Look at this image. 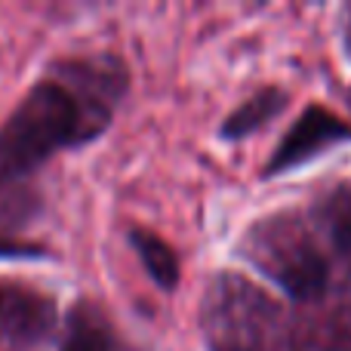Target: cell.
<instances>
[{
  "label": "cell",
  "instance_id": "cell-1",
  "mask_svg": "<svg viewBox=\"0 0 351 351\" xmlns=\"http://www.w3.org/2000/svg\"><path fill=\"white\" fill-rule=\"evenodd\" d=\"M93 117L77 96L56 80L37 84L0 130V179H16L40 167L56 148L93 136Z\"/></svg>",
  "mask_w": 351,
  "mask_h": 351
},
{
  "label": "cell",
  "instance_id": "cell-9",
  "mask_svg": "<svg viewBox=\"0 0 351 351\" xmlns=\"http://www.w3.org/2000/svg\"><path fill=\"white\" fill-rule=\"evenodd\" d=\"M25 253H34V250L16 247V243H0V256H25Z\"/></svg>",
  "mask_w": 351,
  "mask_h": 351
},
{
  "label": "cell",
  "instance_id": "cell-6",
  "mask_svg": "<svg viewBox=\"0 0 351 351\" xmlns=\"http://www.w3.org/2000/svg\"><path fill=\"white\" fill-rule=\"evenodd\" d=\"M284 108V93L280 90H262L256 93L253 99L241 105L234 114L225 121L222 127V136L225 139H241V136H250L253 130H259L262 123H268L278 111Z\"/></svg>",
  "mask_w": 351,
  "mask_h": 351
},
{
  "label": "cell",
  "instance_id": "cell-5",
  "mask_svg": "<svg viewBox=\"0 0 351 351\" xmlns=\"http://www.w3.org/2000/svg\"><path fill=\"white\" fill-rule=\"evenodd\" d=\"M130 243L136 247V253H139L142 265L148 268V274L154 278V284L164 287V290H173V287L179 284V259H176L170 243L160 241L152 231H142V228H136L133 234H130Z\"/></svg>",
  "mask_w": 351,
  "mask_h": 351
},
{
  "label": "cell",
  "instance_id": "cell-7",
  "mask_svg": "<svg viewBox=\"0 0 351 351\" xmlns=\"http://www.w3.org/2000/svg\"><path fill=\"white\" fill-rule=\"evenodd\" d=\"M62 351H114V339H111L108 330H105L102 324H96L93 317H77Z\"/></svg>",
  "mask_w": 351,
  "mask_h": 351
},
{
  "label": "cell",
  "instance_id": "cell-3",
  "mask_svg": "<svg viewBox=\"0 0 351 351\" xmlns=\"http://www.w3.org/2000/svg\"><path fill=\"white\" fill-rule=\"evenodd\" d=\"M0 321L6 324L12 336L34 339V336L47 333L49 324H53V305L47 299L34 296V293L0 290Z\"/></svg>",
  "mask_w": 351,
  "mask_h": 351
},
{
  "label": "cell",
  "instance_id": "cell-4",
  "mask_svg": "<svg viewBox=\"0 0 351 351\" xmlns=\"http://www.w3.org/2000/svg\"><path fill=\"white\" fill-rule=\"evenodd\" d=\"M271 268H274L271 274L280 280V287H284L293 299H315L317 293L327 287V265H324L321 256L308 247L290 253L284 262H278V265H271Z\"/></svg>",
  "mask_w": 351,
  "mask_h": 351
},
{
  "label": "cell",
  "instance_id": "cell-8",
  "mask_svg": "<svg viewBox=\"0 0 351 351\" xmlns=\"http://www.w3.org/2000/svg\"><path fill=\"white\" fill-rule=\"evenodd\" d=\"M336 237H339L346 247H351V185L342 194H336Z\"/></svg>",
  "mask_w": 351,
  "mask_h": 351
},
{
  "label": "cell",
  "instance_id": "cell-2",
  "mask_svg": "<svg viewBox=\"0 0 351 351\" xmlns=\"http://www.w3.org/2000/svg\"><path fill=\"white\" fill-rule=\"evenodd\" d=\"M339 139H351V127H346V123H342L339 117H333L330 111H324L321 105H311V108L293 123L290 133L280 139L278 152H274V158L268 160V167H265V176H278V173L293 170V167L311 160L317 152H324L327 145H333V142H339Z\"/></svg>",
  "mask_w": 351,
  "mask_h": 351
}]
</instances>
